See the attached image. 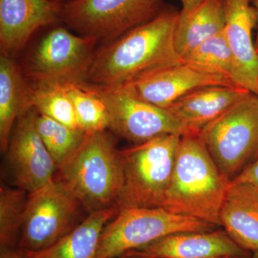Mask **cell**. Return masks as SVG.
<instances>
[{
  "label": "cell",
  "mask_w": 258,
  "mask_h": 258,
  "mask_svg": "<svg viewBox=\"0 0 258 258\" xmlns=\"http://www.w3.org/2000/svg\"><path fill=\"white\" fill-rule=\"evenodd\" d=\"M179 17L176 10L164 8L149 23L97 48L86 83L123 87L181 62L175 45Z\"/></svg>",
  "instance_id": "obj_1"
},
{
  "label": "cell",
  "mask_w": 258,
  "mask_h": 258,
  "mask_svg": "<svg viewBox=\"0 0 258 258\" xmlns=\"http://www.w3.org/2000/svg\"><path fill=\"white\" fill-rule=\"evenodd\" d=\"M240 258H250V257H240Z\"/></svg>",
  "instance_id": "obj_33"
},
{
  "label": "cell",
  "mask_w": 258,
  "mask_h": 258,
  "mask_svg": "<svg viewBox=\"0 0 258 258\" xmlns=\"http://www.w3.org/2000/svg\"><path fill=\"white\" fill-rule=\"evenodd\" d=\"M224 29L237 68V86L258 96V53L252 40L257 15L250 0H222Z\"/></svg>",
  "instance_id": "obj_15"
},
{
  "label": "cell",
  "mask_w": 258,
  "mask_h": 258,
  "mask_svg": "<svg viewBox=\"0 0 258 258\" xmlns=\"http://www.w3.org/2000/svg\"><path fill=\"white\" fill-rule=\"evenodd\" d=\"M211 86L235 85L225 77L204 73L181 61L123 87L128 88L143 101L166 109L185 95Z\"/></svg>",
  "instance_id": "obj_13"
},
{
  "label": "cell",
  "mask_w": 258,
  "mask_h": 258,
  "mask_svg": "<svg viewBox=\"0 0 258 258\" xmlns=\"http://www.w3.org/2000/svg\"><path fill=\"white\" fill-rule=\"evenodd\" d=\"M128 252L145 258H240L248 252L225 230L170 234Z\"/></svg>",
  "instance_id": "obj_14"
},
{
  "label": "cell",
  "mask_w": 258,
  "mask_h": 258,
  "mask_svg": "<svg viewBox=\"0 0 258 258\" xmlns=\"http://www.w3.org/2000/svg\"><path fill=\"white\" fill-rule=\"evenodd\" d=\"M31 86L32 108L52 119L74 128H80L72 100L63 86Z\"/></svg>",
  "instance_id": "obj_25"
},
{
  "label": "cell",
  "mask_w": 258,
  "mask_h": 258,
  "mask_svg": "<svg viewBox=\"0 0 258 258\" xmlns=\"http://www.w3.org/2000/svg\"><path fill=\"white\" fill-rule=\"evenodd\" d=\"M232 182L246 183V184L253 185L258 188V160L249 166Z\"/></svg>",
  "instance_id": "obj_26"
},
{
  "label": "cell",
  "mask_w": 258,
  "mask_h": 258,
  "mask_svg": "<svg viewBox=\"0 0 258 258\" xmlns=\"http://www.w3.org/2000/svg\"><path fill=\"white\" fill-rule=\"evenodd\" d=\"M250 258H258V251L257 252H253Z\"/></svg>",
  "instance_id": "obj_31"
},
{
  "label": "cell",
  "mask_w": 258,
  "mask_h": 258,
  "mask_svg": "<svg viewBox=\"0 0 258 258\" xmlns=\"http://www.w3.org/2000/svg\"><path fill=\"white\" fill-rule=\"evenodd\" d=\"M97 43L57 27L40 39L20 64L32 86L81 84L87 80Z\"/></svg>",
  "instance_id": "obj_6"
},
{
  "label": "cell",
  "mask_w": 258,
  "mask_h": 258,
  "mask_svg": "<svg viewBox=\"0 0 258 258\" xmlns=\"http://www.w3.org/2000/svg\"><path fill=\"white\" fill-rule=\"evenodd\" d=\"M84 83L106 105L109 115L108 129L133 145L166 134H193L170 112L143 101L128 88Z\"/></svg>",
  "instance_id": "obj_10"
},
{
  "label": "cell",
  "mask_w": 258,
  "mask_h": 258,
  "mask_svg": "<svg viewBox=\"0 0 258 258\" xmlns=\"http://www.w3.org/2000/svg\"><path fill=\"white\" fill-rule=\"evenodd\" d=\"M181 137L166 134L118 149L121 171L118 210L161 208L170 184Z\"/></svg>",
  "instance_id": "obj_4"
},
{
  "label": "cell",
  "mask_w": 258,
  "mask_h": 258,
  "mask_svg": "<svg viewBox=\"0 0 258 258\" xmlns=\"http://www.w3.org/2000/svg\"><path fill=\"white\" fill-rule=\"evenodd\" d=\"M82 208L72 190L57 178L29 193L18 248L38 251L55 244L81 223Z\"/></svg>",
  "instance_id": "obj_9"
},
{
  "label": "cell",
  "mask_w": 258,
  "mask_h": 258,
  "mask_svg": "<svg viewBox=\"0 0 258 258\" xmlns=\"http://www.w3.org/2000/svg\"><path fill=\"white\" fill-rule=\"evenodd\" d=\"M181 61L204 73L225 77L238 86L237 66L223 32L202 42L182 56Z\"/></svg>",
  "instance_id": "obj_21"
},
{
  "label": "cell",
  "mask_w": 258,
  "mask_h": 258,
  "mask_svg": "<svg viewBox=\"0 0 258 258\" xmlns=\"http://www.w3.org/2000/svg\"><path fill=\"white\" fill-rule=\"evenodd\" d=\"M32 108L19 117L12 131L6 163L15 187L31 193L55 179V161L42 142Z\"/></svg>",
  "instance_id": "obj_11"
},
{
  "label": "cell",
  "mask_w": 258,
  "mask_h": 258,
  "mask_svg": "<svg viewBox=\"0 0 258 258\" xmlns=\"http://www.w3.org/2000/svg\"><path fill=\"white\" fill-rule=\"evenodd\" d=\"M119 258H145V257H141V256L137 255V254L131 253V252H126V253L122 254L121 256H120Z\"/></svg>",
  "instance_id": "obj_30"
},
{
  "label": "cell",
  "mask_w": 258,
  "mask_h": 258,
  "mask_svg": "<svg viewBox=\"0 0 258 258\" xmlns=\"http://www.w3.org/2000/svg\"><path fill=\"white\" fill-rule=\"evenodd\" d=\"M58 171L57 179L69 186L88 213L118 208L121 171L118 149L106 131L86 134L77 152Z\"/></svg>",
  "instance_id": "obj_3"
},
{
  "label": "cell",
  "mask_w": 258,
  "mask_h": 258,
  "mask_svg": "<svg viewBox=\"0 0 258 258\" xmlns=\"http://www.w3.org/2000/svg\"><path fill=\"white\" fill-rule=\"evenodd\" d=\"M225 26L222 0H205L184 22L177 23L175 45L181 58L202 42L221 33Z\"/></svg>",
  "instance_id": "obj_20"
},
{
  "label": "cell",
  "mask_w": 258,
  "mask_h": 258,
  "mask_svg": "<svg viewBox=\"0 0 258 258\" xmlns=\"http://www.w3.org/2000/svg\"><path fill=\"white\" fill-rule=\"evenodd\" d=\"M217 227L163 208L121 209L102 231L96 258L119 257L170 234Z\"/></svg>",
  "instance_id": "obj_7"
},
{
  "label": "cell",
  "mask_w": 258,
  "mask_h": 258,
  "mask_svg": "<svg viewBox=\"0 0 258 258\" xmlns=\"http://www.w3.org/2000/svg\"><path fill=\"white\" fill-rule=\"evenodd\" d=\"M28 193L18 187H0V247H18Z\"/></svg>",
  "instance_id": "obj_24"
},
{
  "label": "cell",
  "mask_w": 258,
  "mask_h": 258,
  "mask_svg": "<svg viewBox=\"0 0 258 258\" xmlns=\"http://www.w3.org/2000/svg\"><path fill=\"white\" fill-rule=\"evenodd\" d=\"M62 8L52 0H0L1 54L15 58L39 29L61 20Z\"/></svg>",
  "instance_id": "obj_12"
},
{
  "label": "cell",
  "mask_w": 258,
  "mask_h": 258,
  "mask_svg": "<svg viewBox=\"0 0 258 258\" xmlns=\"http://www.w3.org/2000/svg\"><path fill=\"white\" fill-rule=\"evenodd\" d=\"M251 3L253 5L254 9H255L256 15H257V37H256L255 42H254V45H255L256 50L258 53V0H250Z\"/></svg>",
  "instance_id": "obj_29"
},
{
  "label": "cell",
  "mask_w": 258,
  "mask_h": 258,
  "mask_svg": "<svg viewBox=\"0 0 258 258\" xmlns=\"http://www.w3.org/2000/svg\"><path fill=\"white\" fill-rule=\"evenodd\" d=\"M0 258H27L18 247H0Z\"/></svg>",
  "instance_id": "obj_28"
},
{
  "label": "cell",
  "mask_w": 258,
  "mask_h": 258,
  "mask_svg": "<svg viewBox=\"0 0 258 258\" xmlns=\"http://www.w3.org/2000/svg\"><path fill=\"white\" fill-rule=\"evenodd\" d=\"M74 103L80 128L86 134L106 132L109 115L105 103L85 83L63 85Z\"/></svg>",
  "instance_id": "obj_23"
},
{
  "label": "cell",
  "mask_w": 258,
  "mask_h": 258,
  "mask_svg": "<svg viewBox=\"0 0 258 258\" xmlns=\"http://www.w3.org/2000/svg\"><path fill=\"white\" fill-rule=\"evenodd\" d=\"M164 9V0H71L61 20L78 35L103 44L150 22Z\"/></svg>",
  "instance_id": "obj_8"
},
{
  "label": "cell",
  "mask_w": 258,
  "mask_h": 258,
  "mask_svg": "<svg viewBox=\"0 0 258 258\" xmlns=\"http://www.w3.org/2000/svg\"><path fill=\"white\" fill-rule=\"evenodd\" d=\"M250 91L237 86H211L195 90L166 108L193 134L215 120Z\"/></svg>",
  "instance_id": "obj_16"
},
{
  "label": "cell",
  "mask_w": 258,
  "mask_h": 258,
  "mask_svg": "<svg viewBox=\"0 0 258 258\" xmlns=\"http://www.w3.org/2000/svg\"><path fill=\"white\" fill-rule=\"evenodd\" d=\"M220 227L247 252L258 251V188L230 183L220 213Z\"/></svg>",
  "instance_id": "obj_17"
},
{
  "label": "cell",
  "mask_w": 258,
  "mask_h": 258,
  "mask_svg": "<svg viewBox=\"0 0 258 258\" xmlns=\"http://www.w3.org/2000/svg\"><path fill=\"white\" fill-rule=\"evenodd\" d=\"M52 1L60 2L61 0H52Z\"/></svg>",
  "instance_id": "obj_32"
},
{
  "label": "cell",
  "mask_w": 258,
  "mask_h": 258,
  "mask_svg": "<svg viewBox=\"0 0 258 258\" xmlns=\"http://www.w3.org/2000/svg\"><path fill=\"white\" fill-rule=\"evenodd\" d=\"M205 0H181L182 9L179 13L178 23H183L203 4Z\"/></svg>",
  "instance_id": "obj_27"
},
{
  "label": "cell",
  "mask_w": 258,
  "mask_h": 258,
  "mask_svg": "<svg viewBox=\"0 0 258 258\" xmlns=\"http://www.w3.org/2000/svg\"><path fill=\"white\" fill-rule=\"evenodd\" d=\"M118 208L91 212L74 230L47 248L23 251L27 258H96L102 231Z\"/></svg>",
  "instance_id": "obj_19"
},
{
  "label": "cell",
  "mask_w": 258,
  "mask_h": 258,
  "mask_svg": "<svg viewBox=\"0 0 258 258\" xmlns=\"http://www.w3.org/2000/svg\"><path fill=\"white\" fill-rule=\"evenodd\" d=\"M229 185L198 134L182 136L161 208L219 227Z\"/></svg>",
  "instance_id": "obj_2"
},
{
  "label": "cell",
  "mask_w": 258,
  "mask_h": 258,
  "mask_svg": "<svg viewBox=\"0 0 258 258\" xmlns=\"http://www.w3.org/2000/svg\"><path fill=\"white\" fill-rule=\"evenodd\" d=\"M35 125L57 170L77 152L86 136L81 129L71 128L37 111Z\"/></svg>",
  "instance_id": "obj_22"
},
{
  "label": "cell",
  "mask_w": 258,
  "mask_h": 258,
  "mask_svg": "<svg viewBox=\"0 0 258 258\" xmlns=\"http://www.w3.org/2000/svg\"><path fill=\"white\" fill-rule=\"evenodd\" d=\"M227 182L258 160V96L244 95L198 134Z\"/></svg>",
  "instance_id": "obj_5"
},
{
  "label": "cell",
  "mask_w": 258,
  "mask_h": 258,
  "mask_svg": "<svg viewBox=\"0 0 258 258\" xmlns=\"http://www.w3.org/2000/svg\"><path fill=\"white\" fill-rule=\"evenodd\" d=\"M31 86L13 57L0 55V149L5 153L19 117L32 108Z\"/></svg>",
  "instance_id": "obj_18"
}]
</instances>
